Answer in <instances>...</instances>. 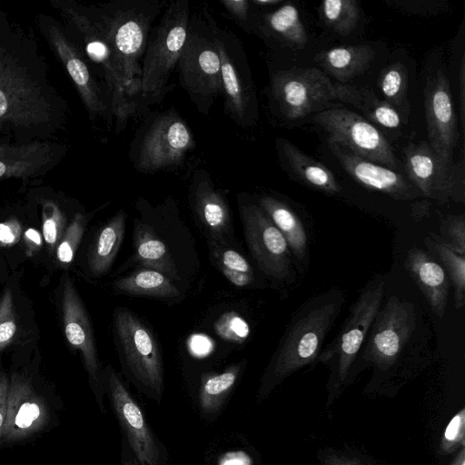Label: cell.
Instances as JSON below:
<instances>
[{"instance_id":"obj_39","label":"cell","mask_w":465,"mask_h":465,"mask_svg":"<svg viewBox=\"0 0 465 465\" xmlns=\"http://www.w3.org/2000/svg\"><path fill=\"white\" fill-rule=\"evenodd\" d=\"M440 239L443 244L460 254L465 253V218L463 214L450 215L440 225Z\"/></svg>"},{"instance_id":"obj_13","label":"cell","mask_w":465,"mask_h":465,"mask_svg":"<svg viewBox=\"0 0 465 465\" xmlns=\"http://www.w3.org/2000/svg\"><path fill=\"white\" fill-rule=\"evenodd\" d=\"M47 116V104L36 83L0 49V122L29 125Z\"/></svg>"},{"instance_id":"obj_9","label":"cell","mask_w":465,"mask_h":465,"mask_svg":"<svg viewBox=\"0 0 465 465\" xmlns=\"http://www.w3.org/2000/svg\"><path fill=\"white\" fill-rule=\"evenodd\" d=\"M407 178L420 196L441 203H464L463 165L444 163L429 143H411L403 150Z\"/></svg>"},{"instance_id":"obj_18","label":"cell","mask_w":465,"mask_h":465,"mask_svg":"<svg viewBox=\"0 0 465 465\" xmlns=\"http://www.w3.org/2000/svg\"><path fill=\"white\" fill-rule=\"evenodd\" d=\"M190 205L195 223L208 243H233L234 230L231 208L210 179L193 183Z\"/></svg>"},{"instance_id":"obj_38","label":"cell","mask_w":465,"mask_h":465,"mask_svg":"<svg viewBox=\"0 0 465 465\" xmlns=\"http://www.w3.org/2000/svg\"><path fill=\"white\" fill-rule=\"evenodd\" d=\"M85 224L84 215L76 213L67 226L56 251L57 259L61 262L69 263L74 260L75 251L84 235Z\"/></svg>"},{"instance_id":"obj_30","label":"cell","mask_w":465,"mask_h":465,"mask_svg":"<svg viewBox=\"0 0 465 465\" xmlns=\"http://www.w3.org/2000/svg\"><path fill=\"white\" fill-rule=\"evenodd\" d=\"M50 160V148L45 144H0V178L33 174Z\"/></svg>"},{"instance_id":"obj_44","label":"cell","mask_w":465,"mask_h":465,"mask_svg":"<svg viewBox=\"0 0 465 465\" xmlns=\"http://www.w3.org/2000/svg\"><path fill=\"white\" fill-rule=\"evenodd\" d=\"M21 225L17 221L0 223V243L10 245L15 243L21 235Z\"/></svg>"},{"instance_id":"obj_34","label":"cell","mask_w":465,"mask_h":465,"mask_svg":"<svg viewBox=\"0 0 465 465\" xmlns=\"http://www.w3.org/2000/svg\"><path fill=\"white\" fill-rule=\"evenodd\" d=\"M425 246L437 255L443 265L454 291L455 308L460 310L465 304V258L443 244L432 233L424 238Z\"/></svg>"},{"instance_id":"obj_49","label":"cell","mask_w":465,"mask_h":465,"mask_svg":"<svg viewBox=\"0 0 465 465\" xmlns=\"http://www.w3.org/2000/svg\"><path fill=\"white\" fill-rule=\"evenodd\" d=\"M25 237L28 242H33L32 244L35 246H40L42 244V237L40 233L33 228L25 231Z\"/></svg>"},{"instance_id":"obj_37","label":"cell","mask_w":465,"mask_h":465,"mask_svg":"<svg viewBox=\"0 0 465 465\" xmlns=\"http://www.w3.org/2000/svg\"><path fill=\"white\" fill-rule=\"evenodd\" d=\"M214 331L223 340L242 343L250 335V326L240 314L227 312L215 322Z\"/></svg>"},{"instance_id":"obj_8","label":"cell","mask_w":465,"mask_h":465,"mask_svg":"<svg viewBox=\"0 0 465 465\" xmlns=\"http://www.w3.org/2000/svg\"><path fill=\"white\" fill-rule=\"evenodd\" d=\"M238 204L245 242L260 271L273 281L290 280L291 251L281 232L257 203L239 198Z\"/></svg>"},{"instance_id":"obj_28","label":"cell","mask_w":465,"mask_h":465,"mask_svg":"<svg viewBox=\"0 0 465 465\" xmlns=\"http://www.w3.org/2000/svg\"><path fill=\"white\" fill-rule=\"evenodd\" d=\"M114 289L125 295L169 301L178 300L183 294V290L164 274L145 267H138L128 275L116 279Z\"/></svg>"},{"instance_id":"obj_4","label":"cell","mask_w":465,"mask_h":465,"mask_svg":"<svg viewBox=\"0 0 465 465\" xmlns=\"http://www.w3.org/2000/svg\"><path fill=\"white\" fill-rule=\"evenodd\" d=\"M114 334L126 376L148 397L160 401L163 392V365L153 332L131 310L116 307Z\"/></svg>"},{"instance_id":"obj_21","label":"cell","mask_w":465,"mask_h":465,"mask_svg":"<svg viewBox=\"0 0 465 465\" xmlns=\"http://www.w3.org/2000/svg\"><path fill=\"white\" fill-rule=\"evenodd\" d=\"M404 267L422 292L433 314L442 319L450 292V280L443 267L428 252L416 246L407 252Z\"/></svg>"},{"instance_id":"obj_1","label":"cell","mask_w":465,"mask_h":465,"mask_svg":"<svg viewBox=\"0 0 465 465\" xmlns=\"http://www.w3.org/2000/svg\"><path fill=\"white\" fill-rule=\"evenodd\" d=\"M136 209L130 262L164 274L183 291L199 272L201 262L193 235L178 207L171 200L157 206L142 200Z\"/></svg>"},{"instance_id":"obj_3","label":"cell","mask_w":465,"mask_h":465,"mask_svg":"<svg viewBox=\"0 0 465 465\" xmlns=\"http://www.w3.org/2000/svg\"><path fill=\"white\" fill-rule=\"evenodd\" d=\"M344 302L342 291L332 288L309 299L296 311L262 376L261 396L318 360Z\"/></svg>"},{"instance_id":"obj_26","label":"cell","mask_w":465,"mask_h":465,"mask_svg":"<svg viewBox=\"0 0 465 465\" xmlns=\"http://www.w3.org/2000/svg\"><path fill=\"white\" fill-rule=\"evenodd\" d=\"M278 145L287 167L299 180L326 193L334 194L341 191L334 174L327 166L284 139H279Z\"/></svg>"},{"instance_id":"obj_24","label":"cell","mask_w":465,"mask_h":465,"mask_svg":"<svg viewBox=\"0 0 465 465\" xmlns=\"http://www.w3.org/2000/svg\"><path fill=\"white\" fill-rule=\"evenodd\" d=\"M374 55L369 45H342L318 54L315 61L336 80L345 83L366 71Z\"/></svg>"},{"instance_id":"obj_43","label":"cell","mask_w":465,"mask_h":465,"mask_svg":"<svg viewBox=\"0 0 465 465\" xmlns=\"http://www.w3.org/2000/svg\"><path fill=\"white\" fill-rule=\"evenodd\" d=\"M16 332V318L12 293L6 289L0 300V351L6 347Z\"/></svg>"},{"instance_id":"obj_40","label":"cell","mask_w":465,"mask_h":465,"mask_svg":"<svg viewBox=\"0 0 465 465\" xmlns=\"http://www.w3.org/2000/svg\"><path fill=\"white\" fill-rule=\"evenodd\" d=\"M43 213V234L45 242L52 250L63 237L65 217L53 203H45Z\"/></svg>"},{"instance_id":"obj_27","label":"cell","mask_w":465,"mask_h":465,"mask_svg":"<svg viewBox=\"0 0 465 465\" xmlns=\"http://www.w3.org/2000/svg\"><path fill=\"white\" fill-rule=\"evenodd\" d=\"M336 99L355 106L371 123L387 129H397L401 125V117L397 110L384 100H381L370 89L346 84H335Z\"/></svg>"},{"instance_id":"obj_17","label":"cell","mask_w":465,"mask_h":465,"mask_svg":"<svg viewBox=\"0 0 465 465\" xmlns=\"http://www.w3.org/2000/svg\"><path fill=\"white\" fill-rule=\"evenodd\" d=\"M328 145L347 173L364 187L399 201H412L420 196L415 186L402 173L361 158L345 146L329 139Z\"/></svg>"},{"instance_id":"obj_36","label":"cell","mask_w":465,"mask_h":465,"mask_svg":"<svg viewBox=\"0 0 465 465\" xmlns=\"http://www.w3.org/2000/svg\"><path fill=\"white\" fill-rule=\"evenodd\" d=\"M408 82V71L401 63H392L380 74L378 84L384 101L395 110H400L406 104Z\"/></svg>"},{"instance_id":"obj_45","label":"cell","mask_w":465,"mask_h":465,"mask_svg":"<svg viewBox=\"0 0 465 465\" xmlns=\"http://www.w3.org/2000/svg\"><path fill=\"white\" fill-rule=\"evenodd\" d=\"M221 4L233 15L238 22L245 23L248 20L250 3L246 0H223Z\"/></svg>"},{"instance_id":"obj_11","label":"cell","mask_w":465,"mask_h":465,"mask_svg":"<svg viewBox=\"0 0 465 465\" xmlns=\"http://www.w3.org/2000/svg\"><path fill=\"white\" fill-rule=\"evenodd\" d=\"M105 388L137 465H165L161 445L141 407L111 366L106 370Z\"/></svg>"},{"instance_id":"obj_42","label":"cell","mask_w":465,"mask_h":465,"mask_svg":"<svg viewBox=\"0 0 465 465\" xmlns=\"http://www.w3.org/2000/svg\"><path fill=\"white\" fill-rule=\"evenodd\" d=\"M386 4L403 13L436 15L450 9L449 3L439 0H386Z\"/></svg>"},{"instance_id":"obj_23","label":"cell","mask_w":465,"mask_h":465,"mask_svg":"<svg viewBox=\"0 0 465 465\" xmlns=\"http://www.w3.org/2000/svg\"><path fill=\"white\" fill-rule=\"evenodd\" d=\"M213 40L220 58L222 89L227 109L236 122H242L250 105L249 88L242 78L223 37L213 34Z\"/></svg>"},{"instance_id":"obj_15","label":"cell","mask_w":465,"mask_h":465,"mask_svg":"<svg viewBox=\"0 0 465 465\" xmlns=\"http://www.w3.org/2000/svg\"><path fill=\"white\" fill-rule=\"evenodd\" d=\"M424 107L429 143L444 163L453 165L459 132L450 84L440 70L428 77Z\"/></svg>"},{"instance_id":"obj_20","label":"cell","mask_w":465,"mask_h":465,"mask_svg":"<svg viewBox=\"0 0 465 465\" xmlns=\"http://www.w3.org/2000/svg\"><path fill=\"white\" fill-rule=\"evenodd\" d=\"M62 308L66 339L80 351L91 380L99 386L100 367L93 329L82 301L68 277L64 283Z\"/></svg>"},{"instance_id":"obj_29","label":"cell","mask_w":465,"mask_h":465,"mask_svg":"<svg viewBox=\"0 0 465 465\" xmlns=\"http://www.w3.org/2000/svg\"><path fill=\"white\" fill-rule=\"evenodd\" d=\"M126 213L120 210L98 232L88 254V267L93 275L105 274L122 246Z\"/></svg>"},{"instance_id":"obj_48","label":"cell","mask_w":465,"mask_h":465,"mask_svg":"<svg viewBox=\"0 0 465 465\" xmlns=\"http://www.w3.org/2000/svg\"><path fill=\"white\" fill-rule=\"evenodd\" d=\"M324 465H361L354 460L336 455L327 456L324 460Z\"/></svg>"},{"instance_id":"obj_5","label":"cell","mask_w":465,"mask_h":465,"mask_svg":"<svg viewBox=\"0 0 465 465\" xmlns=\"http://www.w3.org/2000/svg\"><path fill=\"white\" fill-rule=\"evenodd\" d=\"M152 21V7L142 2H116L101 15L100 22L128 95L139 88V61L145 51Z\"/></svg>"},{"instance_id":"obj_33","label":"cell","mask_w":465,"mask_h":465,"mask_svg":"<svg viewBox=\"0 0 465 465\" xmlns=\"http://www.w3.org/2000/svg\"><path fill=\"white\" fill-rule=\"evenodd\" d=\"M241 369L242 366L236 364L220 373L203 377L199 391V403L204 414H213L219 411L235 386Z\"/></svg>"},{"instance_id":"obj_25","label":"cell","mask_w":465,"mask_h":465,"mask_svg":"<svg viewBox=\"0 0 465 465\" xmlns=\"http://www.w3.org/2000/svg\"><path fill=\"white\" fill-rule=\"evenodd\" d=\"M257 203L281 232L291 253L304 263L308 257V241L305 228L298 215L285 203L272 196H262Z\"/></svg>"},{"instance_id":"obj_35","label":"cell","mask_w":465,"mask_h":465,"mask_svg":"<svg viewBox=\"0 0 465 465\" xmlns=\"http://www.w3.org/2000/svg\"><path fill=\"white\" fill-rule=\"evenodd\" d=\"M320 15L328 27L341 35L351 34L360 18V7L354 0H326L320 5Z\"/></svg>"},{"instance_id":"obj_14","label":"cell","mask_w":465,"mask_h":465,"mask_svg":"<svg viewBox=\"0 0 465 465\" xmlns=\"http://www.w3.org/2000/svg\"><path fill=\"white\" fill-rule=\"evenodd\" d=\"M177 64L183 86L199 106L208 107L223 94L220 58L213 38L188 28Z\"/></svg>"},{"instance_id":"obj_47","label":"cell","mask_w":465,"mask_h":465,"mask_svg":"<svg viewBox=\"0 0 465 465\" xmlns=\"http://www.w3.org/2000/svg\"><path fill=\"white\" fill-rule=\"evenodd\" d=\"M459 111L462 127L465 117V58L461 57L459 73Z\"/></svg>"},{"instance_id":"obj_51","label":"cell","mask_w":465,"mask_h":465,"mask_svg":"<svg viewBox=\"0 0 465 465\" xmlns=\"http://www.w3.org/2000/svg\"><path fill=\"white\" fill-rule=\"evenodd\" d=\"M252 3L256 5L266 7L268 5H274L282 3L281 0H253Z\"/></svg>"},{"instance_id":"obj_31","label":"cell","mask_w":465,"mask_h":465,"mask_svg":"<svg viewBox=\"0 0 465 465\" xmlns=\"http://www.w3.org/2000/svg\"><path fill=\"white\" fill-rule=\"evenodd\" d=\"M208 247L213 264L230 283L244 288L255 282L253 268L232 243H208Z\"/></svg>"},{"instance_id":"obj_6","label":"cell","mask_w":465,"mask_h":465,"mask_svg":"<svg viewBox=\"0 0 465 465\" xmlns=\"http://www.w3.org/2000/svg\"><path fill=\"white\" fill-rule=\"evenodd\" d=\"M387 278L376 275L361 289L337 336L322 350L318 361L330 364L334 380L342 384L361 352L382 303Z\"/></svg>"},{"instance_id":"obj_7","label":"cell","mask_w":465,"mask_h":465,"mask_svg":"<svg viewBox=\"0 0 465 465\" xmlns=\"http://www.w3.org/2000/svg\"><path fill=\"white\" fill-rule=\"evenodd\" d=\"M188 23L187 1L173 3L164 13L143 57L139 79L143 94H155L164 88L184 46Z\"/></svg>"},{"instance_id":"obj_12","label":"cell","mask_w":465,"mask_h":465,"mask_svg":"<svg viewBox=\"0 0 465 465\" xmlns=\"http://www.w3.org/2000/svg\"><path fill=\"white\" fill-rule=\"evenodd\" d=\"M272 92L282 114L291 120L304 117L336 99L334 84L317 68L276 73Z\"/></svg>"},{"instance_id":"obj_2","label":"cell","mask_w":465,"mask_h":465,"mask_svg":"<svg viewBox=\"0 0 465 465\" xmlns=\"http://www.w3.org/2000/svg\"><path fill=\"white\" fill-rule=\"evenodd\" d=\"M432 335L422 307L398 295L381 306L361 350V359L381 373L428 361Z\"/></svg>"},{"instance_id":"obj_22","label":"cell","mask_w":465,"mask_h":465,"mask_svg":"<svg viewBox=\"0 0 465 465\" xmlns=\"http://www.w3.org/2000/svg\"><path fill=\"white\" fill-rule=\"evenodd\" d=\"M48 33L54 48L66 67L86 108L94 115L102 114L104 111V105L87 65L80 57L74 45L57 27L51 25Z\"/></svg>"},{"instance_id":"obj_16","label":"cell","mask_w":465,"mask_h":465,"mask_svg":"<svg viewBox=\"0 0 465 465\" xmlns=\"http://www.w3.org/2000/svg\"><path fill=\"white\" fill-rule=\"evenodd\" d=\"M193 146V138L184 122L173 114L159 116L145 134L138 166L154 172L178 164Z\"/></svg>"},{"instance_id":"obj_52","label":"cell","mask_w":465,"mask_h":465,"mask_svg":"<svg viewBox=\"0 0 465 465\" xmlns=\"http://www.w3.org/2000/svg\"><path fill=\"white\" fill-rule=\"evenodd\" d=\"M123 465H137L136 464H134L132 460H125L124 462H123Z\"/></svg>"},{"instance_id":"obj_46","label":"cell","mask_w":465,"mask_h":465,"mask_svg":"<svg viewBox=\"0 0 465 465\" xmlns=\"http://www.w3.org/2000/svg\"><path fill=\"white\" fill-rule=\"evenodd\" d=\"M8 389L9 380L7 376L5 373L0 372V441L3 439L6 418Z\"/></svg>"},{"instance_id":"obj_41","label":"cell","mask_w":465,"mask_h":465,"mask_svg":"<svg viewBox=\"0 0 465 465\" xmlns=\"http://www.w3.org/2000/svg\"><path fill=\"white\" fill-rule=\"evenodd\" d=\"M465 443V409L458 411L448 423L440 445L443 454L455 451Z\"/></svg>"},{"instance_id":"obj_32","label":"cell","mask_w":465,"mask_h":465,"mask_svg":"<svg viewBox=\"0 0 465 465\" xmlns=\"http://www.w3.org/2000/svg\"><path fill=\"white\" fill-rule=\"evenodd\" d=\"M264 25L272 35L292 46L302 48L308 36L300 13L292 3H286L278 9L264 15Z\"/></svg>"},{"instance_id":"obj_19","label":"cell","mask_w":465,"mask_h":465,"mask_svg":"<svg viewBox=\"0 0 465 465\" xmlns=\"http://www.w3.org/2000/svg\"><path fill=\"white\" fill-rule=\"evenodd\" d=\"M48 411L25 378L13 374L9 381L6 418L3 438L17 440L45 427Z\"/></svg>"},{"instance_id":"obj_50","label":"cell","mask_w":465,"mask_h":465,"mask_svg":"<svg viewBox=\"0 0 465 465\" xmlns=\"http://www.w3.org/2000/svg\"><path fill=\"white\" fill-rule=\"evenodd\" d=\"M450 465H465V449L464 446L460 447V450Z\"/></svg>"},{"instance_id":"obj_10","label":"cell","mask_w":465,"mask_h":465,"mask_svg":"<svg viewBox=\"0 0 465 465\" xmlns=\"http://www.w3.org/2000/svg\"><path fill=\"white\" fill-rule=\"evenodd\" d=\"M314 121L336 142L356 155L389 167L401 168V162L384 135L368 120L345 108L318 113Z\"/></svg>"}]
</instances>
